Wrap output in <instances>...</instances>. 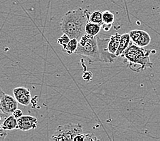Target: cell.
I'll list each match as a JSON object with an SVG mask.
<instances>
[{
	"label": "cell",
	"mask_w": 160,
	"mask_h": 141,
	"mask_svg": "<svg viewBox=\"0 0 160 141\" xmlns=\"http://www.w3.org/2000/svg\"><path fill=\"white\" fill-rule=\"evenodd\" d=\"M103 12H102L100 10H96L90 14L89 20L90 22H93V23H96L99 25L103 24Z\"/></svg>",
	"instance_id": "14"
},
{
	"label": "cell",
	"mask_w": 160,
	"mask_h": 141,
	"mask_svg": "<svg viewBox=\"0 0 160 141\" xmlns=\"http://www.w3.org/2000/svg\"><path fill=\"white\" fill-rule=\"evenodd\" d=\"M102 29V25L93 23V22H89L85 27L86 34L91 36H97L98 34L100 33Z\"/></svg>",
	"instance_id": "12"
},
{
	"label": "cell",
	"mask_w": 160,
	"mask_h": 141,
	"mask_svg": "<svg viewBox=\"0 0 160 141\" xmlns=\"http://www.w3.org/2000/svg\"><path fill=\"white\" fill-rule=\"evenodd\" d=\"M151 52L153 51L148 50L131 41L121 57L123 58V63L132 71L140 72L147 68L153 67V63L150 60Z\"/></svg>",
	"instance_id": "3"
},
{
	"label": "cell",
	"mask_w": 160,
	"mask_h": 141,
	"mask_svg": "<svg viewBox=\"0 0 160 141\" xmlns=\"http://www.w3.org/2000/svg\"><path fill=\"white\" fill-rule=\"evenodd\" d=\"M78 40L76 38H73V39H71L70 42L68 43V45L66 48L64 49H63V51L66 52L68 54H75L76 51H77V48H78Z\"/></svg>",
	"instance_id": "13"
},
{
	"label": "cell",
	"mask_w": 160,
	"mask_h": 141,
	"mask_svg": "<svg viewBox=\"0 0 160 141\" xmlns=\"http://www.w3.org/2000/svg\"><path fill=\"white\" fill-rule=\"evenodd\" d=\"M18 103L16 98L3 92V91L1 90L0 109L3 114L6 115H12L14 110L18 109Z\"/></svg>",
	"instance_id": "5"
},
{
	"label": "cell",
	"mask_w": 160,
	"mask_h": 141,
	"mask_svg": "<svg viewBox=\"0 0 160 141\" xmlns=\"http://www.w3.org/2000/svg\"><path fill=\"white\" fill-rule=\"evenodd\" d=\"M70 40H71L70 37L68 36L67 34L63 33L62 36H61L59 38H58V43L60 45H62L63 46V49H64L66 48L68 43L70 42Z\"/></svg>",
	"instance_id": "16"
},
{
	"label": "cell",
	"mask_w": 160,
	"mask_h": 141,
	"mask_svg": "<svg viewBox=\"0 0 160 141\" xmlns=\"http://www.w3.org/2000/svg\"><path fill=\"white\" fill-rule=\"evenodd\" d=\"M109 39H102L98 36H91L85 34L78 41L75 54L85 57L89 64L98 62L113 63L117 56L111 54L108 49Z\"/></svg>",
	"instance_id": "1"
},
{
	"label": "cell",
	"mask_w": 160,
	"mask_h": 141,
	"mask_svg": "<svg viewBox=\"0 0 160 141\" xmlns=\"http://www.w3.org/2000/svg\"><path fill=\"white\" fill-rule=\"evenodd\" d=\"M90 14L88 10L82 8L68 11L61 21V30L70 39L76 38L79 41L86 34L85 27L90 21Z\"/></svg>",
	"instance_id": "2"
},
{
	"label": "cell",
	"mask_w": 160,
	"mask_h": 141,
	"mask_svg": "<svg viewBox=\"0 0 160 141\" xmlns=\"http://www.w3.org/2000/svg\"><path fill=\"white\" fill-rule=\"evenodd\" d=\"M121 37V35L119 33H115V35H113L110 37V41L108 44V49L111 54H116V52L119 45Z\"/></svg>",
	"instance_id": "11"
},
{
	"label": "cell",
	"mask_w": 160,
	"mask_h": 141,
	"mask_svg": "<svg viewBox=\"0 0 160 141\" xmlns=\"http://www.w3.org/2000/svg\"><path fill=\"white\" fill-rule=\"evenodd\" d=\"M131 41H132L131 37L129 33L122 34L119 48H118L115 54L117 57L121 56V55L123 54L125 51L126 50L127 48H128L129 44L131 43Z\"/></svg>",
	"instance_id": "9"
},
{
	"label": "cell",
	"mask_w": 160,
	"mask_h": 141,
	"mask_svg": "<svg viewBox=\"0 0 160 141\" xmlns=\"http://www.w3.org/2000/svg\"><path fill=\"white\" fill-rule=\"evenodd\" d=\"M85 134V141H89V140H98V138L95 136L93 134Z\"/></svg>",
	"instance_id": "17"
},
{
	"label": "cell",
	"mask_w": 160,
	"mask_h": 141,
	"mask_svg": "<svg viewBox=\"0 0 160 141\" xmlns=\"http://www.w3.org/2000/svg\"><path fill=\"white\" fill-rule=\"evenodd\" d=\"M14 97L19 104L28 106L31 103L32 96L29 89L24 87H17L13 90Z\"/></svg>",
	"instance_id": "7"
},
{
	"label": "cell",
	"mask_w": 160,
	"mask_h": 141,
	"mask_svg": "<svg viewBox=\"0 0 160 141\" xmlns=\"http://www.w3.org/2000/svg\"><path fill=\"white\" fill-rule=\"evenodd\" d=\"M38 119L31 115H22L18 119V129L22 131H29L36 129L38 126Z\"/></svg>",
	"instance_id": "8"
},
{
	"label": "cell",
	"mask_w": 160,
	"mask_h": 141,
	"mask_svg": "<svg viewBox=\"0 0 160 141\" xmlns=\"http://www.w3.org/2000/svg\"><path fill=\"white\" fill-rule=\"evenodd\" d=\"M22 114H23V113H22V110L21 109H16V110H14V113H12V115L18 120V119H19V118H21L22 116Z\"/></svg>",
	"instance_id": "18"
},
{
	"label": "cell",
	"mask_w": 160,
	"mask_h": 141,
	"mask_svg": "<svg viewBox=\"0 0 160 141\" xmlns=\"http://www.w3.org/2000/svg\"><path fill=\"white\" fill-rule=\"evenodd\" d=\"M103 23L105 24H112L115 21V16L113 13L109 10H106L103 12Z\"/></svg>",
	"instance_id": "15"
},
{
	"label": "cell",
	"mask_w": 160,
	"mask_h": 141,
	"mask_svg": "<svg viewBox=\"0 0 160 141\" xmlns=\"http://www.w3.org/2000/svg\"><path fill=\"white\" fill-rule=\"evenodd\" d=\"M129 34L132 42L140 47L147 46L151 43V37L149 34L142 30H132Z\"/></svg>",
	"instance_id": "6"
},
{
	"label": "cell",
	"mask_w": 160,
	"mask_h": 141,
	"mask_svg": "<svg viewBox=\"0 0 160 141\" xmlns=\"http://www.w3.org/2000/svg\"><path fill=\"white\" fill-rule=\"evenodd\" d=\"M1 129L6 131L18 129V120L13 115H7L2 124Z\"/></svg>",
	"instance_id": "10"
},
{
	"label": "cell",
	"mask_w": 160,
	"mask_h": 141,
	"mask_svg": "<svg viewBox=\"0 0 160 141\" xmlns=\"http://www.w3.org/2000/svg\"><path fill=\"white\" fill-rule=\"evenodd\" d=\"M82 126L80 124H67L59 125L51 136L53 140H74L76 136L82 133Z\"/></svg>",
	"instance_id": "4"
},
{
	"label": "cell",
	"mask_w": 160,
	"mask_h": 141,
	"mask_svg": "<svg viewBox=\"0 0 160 141\" xmlns=\"http://www.w3.org/2000/svg\"><path fill=\"white\" fill-rule=\"evenodd\" d=\"M112 26V24H105V23H103L102 25V29H104L105 31H108L109 30H110V29H111Z\"/></svg>",
	"instance_id": "19"
}]
</instances>
